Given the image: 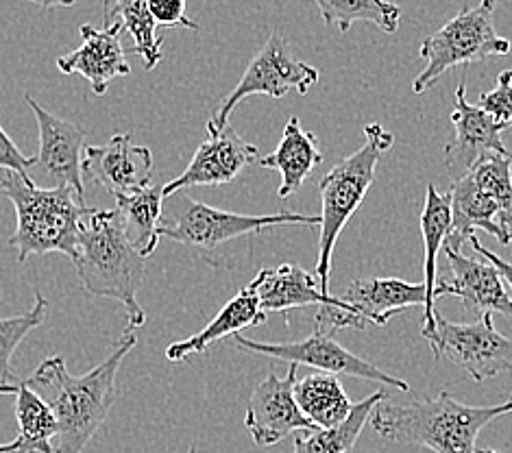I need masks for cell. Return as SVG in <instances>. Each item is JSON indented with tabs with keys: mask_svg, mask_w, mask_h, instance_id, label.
<instances>
[{
	"mask_svg": "<svg viewBox=\"0 0 512 453\" xmlns=\"http://www.w3.org/2000/svg\"><path fill=\"white\" fill-rule=\"evenodd\" d=\"M451 268L449 279H438L434 301L441 297H458L467 312L475 314H506L512 316V290L497 268L484 257H469L456 249L443 247Z\"/></svg>",
	"mask_w": 512,
	"mask_h": 453,
	"instance_id": "cell-14",
	"label": "cell"
},
{
	"mask_svg": "<svg viewBox=\"0 0 512 453\" xmlns=\"http://www.w3.org/2000/svg\"><path fill=\"white\" fill-rule=\"evenodd\" d=\"M295 401L299 410L316 427H336L353 410V401L345 393L336 375L312 373L295 382Z\"/></svg>",
	"mask_w": 512,
	"mask_h": 453,
	"instance_id": "cell-26",
	"label": "cell"
},
{
	"mask_svg": "<svg viewBox=\"0 0 512 453\" xmlns=\"http://www.w3.org/2000/svg\"><path fill=\"white\" fill-rule=\"evenodd\" d=\"M451 231V199L449 194L438 192L434 183L425 192V205L421 212V236H423V253H425V305H423V327L421 334L434 332L436 325V271H438V253L445 247V240Z\"/></svg>",
	"mask_w": 512,
	"mask_h": 453,
	"instance_id": "cell-23",
	"label": "cell"
},
{
	"mask_svg": "<svg viewBox=\"0 0 512 453\" xmlns=\"http://www.w3.org/2000/svg\"><path fill=\"white\" fill-rule=\"evenodd\" d=\"M79 33L83 44L64 57H57V68L64 75H81L90 81L92 92L96 96H105L109 83L118 77H127L131 66L120 44V24H103V29H96L92 24H81Z\"/></svg>",
	"mask_w": 512,
	"mask_h": 453,
	"instance_id": "cell-18",
	"label": "cell"
},
{
	"mask_svg": "<svg viewBox=\"0 0 512 453\" xmlns=\"http://www.w3.org/2000/svg\"><path fill=\"white\" fill-rule=\"evenodd\" d=\"M478 107L512 129V70H504L497 77V85L491 92H484L480 96Z\"/></svg>",
	"mask_w": 512,
	"mask_h": 453,
	"instance_id": "cell-31",
	"label": "cell"
},
{
	"mask_svg": "<svg viewBox=\"0 0 512 453\" xmlns=\"http://www.w3.org/2000/svg\"><path fill=\"white\" fill-rule=\"evenodd\" d=\"M166 201H170V205L168 212L162 214V223L157 234H160V238L175 240L194 249H218L227 242H234L242 236L260 234V231L271 227L321 225V216H301L290 212L271 216H247L236 212H223L190 199L184 192H177Z\"/></svg>",
	"mask_w": 512,
	"mask_h": 453,
	"instance_id": "cell-7",
	"label": "cell"
},
{
	"mask_svg": "<svg viewBox=\"0 0 512 453\" xmlns=\"http://www.w3.org/2000/svg\"><path fill=\"white\" fill-rule=\"evenodd\" d=\"M451 125H454V138L445 146L443 159L447 173L454 181L465 177L484 157L510 155L502 140V133L508 131V127L486 114L482 107L469 103L467 81H462L456 90Z\"/></svg>",
	"mask_w": 512,
	"mask_h": 453,
	"instance_id": "cell-13",
	"label": "cell"
},
{
	"mask_svg": "<svg viewBox=\"0 0 512 453\" xmlns=\"http://www.w3.org/2000/svg\"><path fill=\"white\" fill-rule=\"evenodd\" d=\"M149 11L157 27H184L199 31V24L186 14V0H149Z\"/></svg>",
	"mask_w": 512,
	"mask_h": 453,
	"instance_id": "cell-32",
	"label": "cell"
},
{
	"mask_svg": "<svg viewBox=\"0 0 512 453\" xmlns=\"http://www.w3.org/2000/svg\"><path fill=\"white\" fill-rule=\"evenodd\" d=\"M120 24L133 40V51L142 61L144 70H153L162 61L164 40L157 35V24L149 11V0H107L105 24Z\"/></svg>",
	"mask_w": 512,
	"mask_h": 453,
	"instance_id": "cell-28",
	"label": "cell"
},
{
	"mask_svg": "<svg viewBox=\"0 0 512 453\" xmlns=\"http://www.w3.org/2000/svg\"><path fill=\"white\" fill-rule=\"evenodd\" d=\"M475 453H499V451H493V449H475Z\"/></svg>",
	"mask_w": 512,
	"mask_h": 453,
	"instance_id": "cell-37",
	"label": "cell"
},
{
	"mask_svg": "<svg viewBox=\"0 0 512 453\" xmlns=\"http://www.w3.org/2000/svg\"><path fill=\"white\" fill-rule=\"evenodd\" d=\"M469 244H471V249L475 251V253H480L486 262H491L497 271H499V275L504 277V281L508 284V288L512 290V264L510 262H506V260H502V257H499L497 253H493L491 249H486L484 244L475 238V236H471L469 240H467Z\"/></svg>",
	"mask_w": 512,
	"mask_h": 453,
	"instance_id": "cell-34",
	"label": "cell"
},
{
	"mask_svg": "<svg viewBox=\"0 0 512 453\" xmlns=\"http://www.w3.org/2000/svg\"><path fill=\"white\" fill-rule=\"evenodd\" d=\"M251 288L258 295L264 314H288L290 310L306 308V305L343 303L340 297L323 295L316 275L308 273L306 268L297 264H279L275 268H264L251 281Z\"/></svg>",
	"mask_w": 512,
	"mask_h": 453,
	"instance_id": "cell-19",
	"label": "cell"
},
{
	"mask_svg": "<svg viewBox=\"0 0 512 453\" xmlns=\"http://www.w3.org/2000/svg\"><path fill=\"white\" fill-rule=\"evenodd\" d=\"M364 144L336 164L319 183L321 194V247L316 262V279L323 295H329V275H332V257L336 242L347 227L349 218L356 214L360 203L367 197L380 159L393 149L395 136L380 122H369L364 127Z\"/></svg>",
	"mask_w": 512,
	"mask_h": 453,
	"instance_id": "cell-5",
	"label": "cell"
},
{
	"mask_svg": "<svg viewBox=\"0 0 512 453\" xmlns=\"http://www.w3.org/2000/svg\"><path fill=\"white\" fill-rule=\"evenodd\" d=\"M266 316L268 314H264L260 308L258 295H255V290L249 284L242 288L238 295L212 318V323L201 329V332H197L186 340L173 342V345L166 349V358L170 362H184L188 355L205 353L218 340H223L227 336H236L247 327H258L266 323Z\"/></svg>",
	"mask_w": 512,
	"mask_h": 453,
	"instance_id": "cell-21",
	"label": "cell"
},
{
	"mask_svg": "<svg viewBox=\"0 0 512 453\" xmlns=\"http://www.w3.org/2000/svg\"><path fill=\"white\" fill-rule=\"evenodd\" d=\"M497 0H480L478 7L460 11L421 44V57L428 66L412 81V92L423 94L456 66L478 64L489 57L510 53V42L495 31Z\"/></svg>",
	"mask_w": 512,
	"mask_h": 453,
	"instance_id": "cell-6",
	"label": "cell"
},
{
	"mask_svg": "<svg viewBox=\"0 0 512 453\" xmlns=\"http://www.w3.org/2000/svg\"><path fill=\"white\" fill-rule=\"evenodd\" d=\"M153 153L133 144L131 133H118L105 146H85L83 175L92 177L114 197L151 186Z\"/></svg>",
	"mask_w": 512,
	"mask_h": 453,
	"instance_id": "cell-16",
	"label": "cell"
},
{
	"mask_svg": "<svg viewBox=\"0 0 512 453\" xmlns=\"http://www.w3.org/2000/svg\"><path fill=\"white\" fill-rule=\"evenodd\" d=\"M319 77V70L292 57L286 40L279 33H273L260 51L255 53L236 88L231 90V94L207 122V131H223L229 127L231 112L247 96L266 94L273 96V99H282L290 90L308 94L310 88L319 83Z\"/></svg>",
	"mask_w": 512,
	"mask_h": 453,
	"instance_id": "cell-9",
	"label": "cell"
},
{
	"mask_svg": "<svg viewBox=\"0 0 512 453\" xmlns=\"http://www.w3.org/2000/svg\"><path fill=\"white\" fill-rule=\"evenodd\" d=\"M24 99H27L31 112L35 114L40 129V153L31 168L42 175L44 188H70L85 199L83 151L88 133L75 122L46 112L31 94L24 96Z\"/></svg>",
	"mask_w": 512,
	"mask_h": 453,
	"instance_id": "cell-11",
	"label": "cell"
},
{
	"mask_svg": "<svg viewBox=\"0 0 512 453\" xmlns=\"http://www.w3.org/2000/svg\"><path fill=\"white\" fill-rule=\"evenodd\" d=\"M46 314L48 301L38 292L29 312L11 318H0V386L16 382L14 371H11V358H14L20 342L44 323Z\"/></svg>",
	"mask_w": 512,
	"mask_h": 453,
	"instance_id": "cell-30",
	"label": "cell"
},
{
	"mask_svg": "<svg viewBox=\"0 0 512 453\" xmlns=\"http://www.w3.org/2000/svg\"><path fill=\"white\" fill-rule=\"evenodd\" d=\"M327 27L347 35L356 22L375 24L384 33H397L401 9L388 0H314Z\"/></svg>",
	"mask_w": 512,
	"mask_h": 453,
	"instance_id": "cell-29",
	"label": "cell"
},
{
	"mask_svg": "<svg viewBox=\"0 0 512 453\" xmlns=\"http://www.w3.org/2000/svg\"><path fill=\"white\" fill-rule=\"evenodd\" d=\"M295 382L297 364H290L286 377L271 373L253 390L245 425L258 447H273L292 432L316 430V425L297 406Z\"/></svg>",
	"mask_w": 512,
	"mask_h": 453,
	"instance_id": "cell-12",
	"label": "cell"
},
{
	"mask_svg": "<svg viewBox=\"0 0 512 453\" xmlns=\"http://www.w3.org/2000/svg\"><path fill=\"white\" fill-rule=\"evenodd\" d=\"M340 299L367 325H386L395 314L425 305V286L397 277L356 279Z\"/></svg>",
	"mask_w": 512,
	"mask_h": 453,
	"instance_id": "cell-20",
	"label": "cell"
},
{
	"mask_svg": "<svg viewBox=\"0 0 512 453\" xmlns=\"http://www.w3.org/2000/svg\"><path fill=\"white\" fill-rule=\"evenodd\" d=\"M321 162L323 153L316 146L314 136L301 129L295 116L286 122L284 136L279 140L277 149L271 155L260 157L262 168L277 170L282 175V183L277 190L279 199H290L292 194H297Z\"/></svg>",
	"mask_w": 512,
	"mask_h": 453,
	"instance_id": "cell-22",
	"label": "cell"
},
{
	"mask_svg": "<svg viewBox=\"0 0 512 453\" xmlns=\"http://www.w3.org/2000/svg\"><path fill=\"white\" fill-rule=\"evenodd\" d=\"M114 199L129 242L146 260L160 244L157 229L164 214V190L160 186H149L131 194H118Z\"/></svg>",
	"mask_w": 512,
	"mask_h": 453,
	"instance_id": "cell-25",
	"label": "cell"
},
{
	"mask_svg": "<svg viewBox=\"0 0 512 453\" xmlns=\"http://www.w3.org/2000/svg\"><path fill=\"white\" fill-rule=\"evenodd\" d=\"M0 194L14 203L16 234L9 238V247L18 249V262L46 253H64L77 260L79 223L85 207L75 190L44 188L29 175L0 170Z\"/></svg>",
	"mask_w": 512,
	"mask_h": 453,
	"instance_id": "cell-4",
	"label": "cell"
},
{
	"mask_svg": "<svg viewBox=\"0 0 512 453\" xmlns=\"http://www.w3.org/2000/svg\"><path fill=\"white\" fill-rule=\"evenodd\" d=\"M258 157V146L242 140L231 127H225L223 131H207V138L194 153L188 168L162 188L164 199L177 192H186L188 188L231 183Z\"/></svg>",
	"mask_w": 512,
	"mask_h": 453,
	"instance_id": "cell-15",
	"label": "cell"
},
{
	"mask_svg": "<svg viewBox=\"0 0 512 453\" xmlns=\"http://www.w3.org/2000/svg\"><path fill=\"white\" fill-rule=\"evenodd\" d=\"M386 399L384 390L371 397L353 403V410L347 419L336 427H316V430L299 432L295 436V453H349L369 423L375 406Z\"/></svg>",
	"mask_w": 512,
	"mask_h": 453,
	"instance_id": "cell-27",
	"label": "cell"
},
{
	"mask_svg": "<svg viewBox=\"0 0 512 453\" xmlns=\"http://www.w3.org/2000/svg\"><path fill=\"white\" fill-rule=\"evenodd\" d=\"M136 345V332L127 329L118 338L112 353L90 373L81 377L70 375L66 360L53 355V358H46L38 366V371L24 382L46 401V406L55 414L59 427L53 443L55 453H83V449L90 445V440L103 427L118 397V369Z\"/></svg>",
	"mask_w": 512,
	"mask_h": 453,
	"instance_id": "cell-1",
	"label": "cell"
},
{
	"mask_svg": "<svg viewBox=\"0 0 512 453\" xmlns=\"http://www.w3.org/2000/svg\"><path fill=\"white\" fill-rule=\"evenodd\" d=\"M447 194L451 199V231L445 247L460 251L462 244L475 236V229L486 231L499 244L512 242V214L469 175L451 181Z\"/></svg>",
	"mask_w": 512,
	"mask_h": 453,
	"instance_id": "cell-17",
	"label": "cell"
},
{
	"mask_svg": "<svg viewBox=\"0 0 512 453\" xmlns=\"http://www.w3.org/2000/svg\"><path fill=\"white\" fill-rule=\"evenodd\" d=\"M0 395H11L16 399L18 436L14 443L18 453H55L53 443L59 427L46 401L18 379L14 384L0 386Z\"/></svg>",
	"mask_w": 512,
	"mask_h": 453,
	"instance_id": "cell-24",
	"label": "cell"
},
{
	"mask_svg": "<svg viewBox=\"0 0 512 453\" xmlns=\"http://www.w3.org/2000/svg\"><path fill=\"white\" fill-rule=\"evenodd\" d=\"M75 266L85 292L125 305L131 332L146 323L144 308L138 303L144 257L129 242L118 210L92 207L83 212Z\"/></svg>",
	"mask_w": 512,
	"mask_h": 453,
	"instance_id": "cell-3",
	"label": "cell"
},
{
	"mask_svg": "<svg viewBox=\"0 0 512 453\" xmlns=\"http://www.w3.org/2000/svg\"><path fill=\"white\" fill-rule=\"evenodd\" d=\"M35 164V155H22L18 146L7 136V131L0 127V170H14L20 175H29L31 166Z\"/></svg>",
	"mask_w": 512,
	"mask_h": 453,
	"instance_id": "cell-33",
	"label": "cell"
},
{
	"mask_svg": "<svg viewBox=\"0 0 512 453\" xmlns=\"http://www.w3.org/2000/svg\"><path fill=\"white\" fill-rule=\"evenodd\" d=\"M430 342L436 360H449L460 366L475 384H484L512 369V340L493 325V314H482L478 321L451 323L436 316L434 332L423 334Z\"/></svg>",
	"mask_w": 512,
	"mask_h": 453,
	"instance_id": "cell-8",
	"label": "cell"
},
{
	"mask_svg": "<svg viewBox=\"0 0 512 453\" xmlns=\"http://www.w3.org/2000/svg\"><path fill=\"white\" fill-rule=\"evenodd\" d=\"M512 412V395L499 406H467L449 393L410 403L380 401L371 414L373 430L395 443L428 447L434 453H475L486 425Z\"/></svg>",
	"mask_w": 512,
	"mask_h": 453,
	"instance_id": "cell-2",
	"label": "cell"
},
{
	"mask_svg": "<svg viewBox=\"0 0 512 453\" xmlns=\"http://www.w3.org/2000/svg\"><path fill=\"white\" fill-rule=\"evenodd\" d=\"M234 340L242 351L258 353V355H264V358H271L277 362L312 366V369L327 375H349L358 379H371V382L397 388L401 393H408L410 390L408 382H404V379L384 373L380 366H375L364 358H360V355L347 351L343 345H338L334 336L323 334L319 329H312V334L306 340L277 342V345L275 342L249 340L242 334H236Z\"/></svg>",
	"mask_w": 512,
	"mask_h": 453,
	"instance_id": "cell-10",
	"label": "cell"
},
{
	"mask_svg": "<svg viewBox=\"0 0 512 453\" xmlns=\"http://www.w3.org/2000/svg\"><path fill=\"white\" fill-rule=\"evenodd\" d=\"M31 3L40 5L44 9H53V7H72V5H77L79 0H31Z\"/></svg>",
	"mask_w": 512,
	"mask_h": 453,
	"instance_id": "cell-35",
	"label": "cell"
},
{
	"mask_svg": "<svg viewBox=\"0 0 512 453\" xmlns=\"http://www.w3.org/2000/svg\"><path fill=\"white\" fill-rule=\"evenodd\" d=\"M0 453H18V447H16V443L0 445Z\"/></svg>",
	"mask_w": 512,
	"mask_h": 453,
	"instance_id": "cell-36",
	"label": "cell"
}]
</instances>
